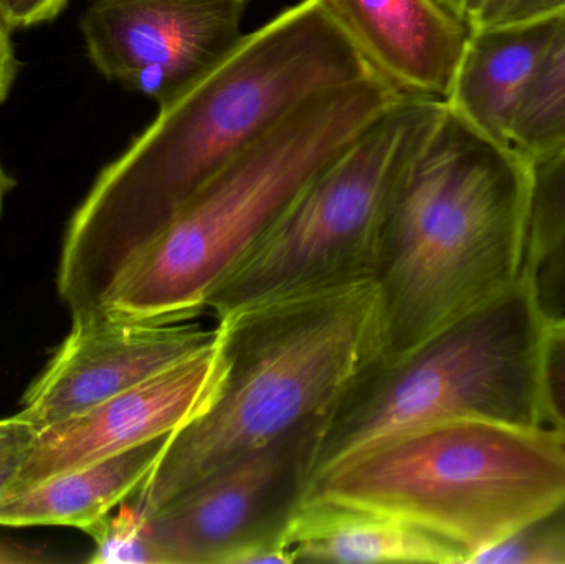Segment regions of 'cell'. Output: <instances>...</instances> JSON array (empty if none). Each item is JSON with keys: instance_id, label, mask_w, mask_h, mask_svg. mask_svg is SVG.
<instances>
[{"instance_id": "obj_1", "label": "cell", "mask_w": 565, "mask_h": 564, "mask_svg": "<svg viewBox=\"0 0 565 564\" xmlns=\"http://www.w3.org/2000/svg\"><path fill=\"white\" fill-rule=\"evenodd\" d=\"M372 73L321 0H301L247 33L221 65L159 108L76 209L56 278L72 321L102 313L126 265L286 113Z\"/></svg>"}, {"instance_id": "obj_2", "label": "cell", "mask_w": 565, "mask_h": 564, "mask_svg": "<svg viewBox=\"0 0 565 564\" xmlns=\"http://www.w3.org/2000/svg\"><path fill=\"white\" fill-rule=\"evenodd\" d=\"M447 103V102H445ZM536 164L447 105L398 191L377 284L392 363L516 284Z\"/></svg>"}, {"instance_id": "obj_3", "label": "cell", "mask_w": 565, "mask_h": 564, "mask_svg": "<svg viewBox=\"0 0 565 564\" xmlns=\"http://www.w3.org/2000/svg\"><path fill=\"white\" fill-rule=\"evenodd\" d=\"M227 376L214 406L172 434L141 489L146 512L245 454L328 417L384 354L377 284L260 305L217 321Z\"/></svg>"}, {"instance_id": "obj_4", "label": "cell", "mask_w": 565, "mask_h": 564, "mask_svg": "<svg viewBox=\"0 0 565 564\" xmlns=\"http://www.w3.org/2000/svg\"><path fill=\"white\" fill-rule=\"evenodd\" d=\"M401 98L372 73L296 105L126 265L99 315L171 324L207 313L218 285L299 192Z\"/></svg>"}, {"instance_id": "obj_5", "label": "cell", "mask_w": 565, "mask_h": 564, "mask_svg": "<svg viewBox=\"0 0 565 564\" xmlns=\"http://www.w3.org/2000/svg\"><path fill=\"white\" fill-rule=\"evenodd\" d=\"M308 497L392 513L475 564L565 497V443L547 427L445 421L379 444Z\"/></svg>"}, {"instance_id": "obj_6", "label": "cell", "mask_w": 565, "mask_h": 564, "mask_svg": "<svg viewBox=\"0 0 565 564\" xmlns=\"http://www.w3.org/2000/svg\"><path fill=\"white\" fill-rule=\"evenodd\" d=\"M546 323L533 274L524 270L503 294L411 353L375 364L326 417L312 480L379 444L445 421L544 427Z\"/></svg>"}, {"instance_id": "obj_7", "label": "cell", "mask_w": 565, "mask_h": 564, "mask_svg": "<svg viewBox=\"0 0 565 564\" xmlns=\"http://www.w3.org/2000/svg\"><path fill=\"white\" fill-rule=\"evenodd\" d=\"M445 108L444 99H398L299 192L218 285L207 313L218 321L375 281L395 199Z\"/></svg>"}, {"instance_id": "obj_8", "label": "cell", "mask_w": 565, "mask_h": 564, "mask_svg": "<svg viewBox=\"0 0 565 564\" xmlns=\"http://www.w3.org/2000/svg\"><path fill=\"white\" fill-rule=\"evenodd\" d=\"M324 421L245 454L149 512L169 564L295 563L286 535L315 477Z\"/></svg>"}, {"instance_id": "obj_9", "label": "cell", "mask_w": 565, "mask_h": 564, "mask_svg": "<svg viewBox=\"0 0 565 564\" xmlns=\"http://www.w3.org/2000/svg\"><path fill=\"white\" fill-rule=\"evenodd\" d=\"M250 3L86 0L79 26L95 68L161 108L241 45Z\"/></svg>"}, {"instance_id": "obj_10", "label": "cell", "mask_w": 565, "mask_h": 564, "mask_svg": "<svg viewBox=\"0 0 565 564\" xmlns=\"http://www.w3.org/2000/svg\"><path fill=\"white\" fill-rule=\"evenodd\" d=\"M227 368L224 337L218 328L217 340L194 357L88 413L45 427L6 499L60 473L179 433L214 406Z\"/></svg>"}, {"instance_id": "obj_11", "label": "cell", "mask_w": 565, "mask_h": 564, "mask_svg": "<svg viewBox=\"0 0 565 564\" xmlns=\"http://www.w3.org/2000/svg\"><path fill=\"white\" fill-rule=\"evenodd\" d=\"M218 328L151 324L106 315L73 321L72 331L23 394L22 414L40 430L88 413L164 373L217 340Z\"/></svg>"}, {"instance_id": "obj_12", "label": "cell", "mask_w": 565, "mask_h": 564, "mask_svg": "<svg viewBox=\"0 0 565 564\" xmlns=\"http://www.w3.org/2000/svg\"><path fill=\"white\" fill-rule=\"evenodd\" d=\"M369 68L412 98L447 99L470 25L441 0H321Z\"/></svg>"}, {"instance_id": "obj_13", "label": "cell", "mask_w": 565, "mask_h": 564, "mask_svg": "<svg viewBox=\"0 0 565 564\" xmlns=\"http://www.w3.org/2000/svg\"><path fill=\"white\" fill-rule=\"evenodd\" d=\"M563 17L471 29L447 105L484 135L511 145L521 99Z\"/></svg>"}, {"instance_id": "obj_14", "label": "cell", "mask_w": 565, "mask_h": 564, "mask_svg": "<svg viewBox=\"0 0 565 564\" xmlns=\"http://www.w3.org/2000/svg\"><path fill=\"white\" fill-rule=\"evenodd\" d=\"M295 563L461 564L447 543L392 513L305 497L288 535Z\"/></svg>"}, {"instance_id": "obj_15", "label": "cell", "mask_w": 565, "mask_h": 564, "mask_svg": "<svg viewBox=\"0 0 565 564\" xmlns=\"http://www.w3.org/2000/svg\"><path fill=\"white\" fill-rule=\"evenodd\" d=\"M171 436L149 440L7 497L0 502V526H70L86 532L141 489Z\"/></svg>"}, {"instance_id": "obj_16", "label": "cell", "mask_w": 565, "mask_h": 564, "mask_svg": "<svg viewBox=\"0 0 565 564\" xmlns=\"http://www.w3.org/2000/svg\"><path fill=\"white\" fill-rule=\"evenodd\" d=\"M511 145L534 164L565 146V15L521 99Z\"/></svg>"}, {"instance_id": "obj_17", "label": "cell", "mask_w": 565, "mask_h": 564, "mask_svg": "<svg viewBox=\"0 0 565 564\" xmlns=\"http://www.w3.org/2000/svg\"><path fill=\"white\" fill-rule=\"evenodd\" d=\"M85 533L95 542L88 563L169 564L151 515L131 497Z\"/></svg>"}, {"instance_id": "obj_18", "label": "cell", "mask_w": 565, "mask_h": 564, "mask_svg": "<svg viewBox=\"0 0 565 564\" xmlns=\"http://www.w3.org/2000/svg\"><path fill=\"white\" fill-rule=\"evenodd\" d=\"M565 235V146L536 164L526 270L534 272Z\"/></svg>"}, {"instance_id": "obj_19", "label": "cell", "mask_w": 565, "mask_h": 564, "mask_svg": "<svg viewBox=\"0 0 565 564\" xmlns=\"http://www.w3.org/2000/svg\"><path fill=\"white\" fill-rule=\"evenodd\" d=\"M475 564H565V497Z\"/></svg>"}, {"instance_id": "obj_20", "label": "cell", "mask_w": 565, "mask_h": 564, "mask_svg": "<svg viewBox=\"0 0 565 564\" xmlns=\"http://www.w3.org/2000/svg\"><path fill=\"white\" fill-rule=\"evenodd\" d=\"M540 400L544 427L565 443V315L547 318L541 341Z\"/></svg>"}, {"instance_id": "obj_21", "label": "cell", "mask_w": 565, "mask_h": 564, "mask_svg": "<svg viewBox=\"0 0 565 564\" xmlns=\"http://www.w3.org/2000/svg\"><path fill=\"white\" fill-rule=\"evenodd\" d=\"M565 15V0H483L470 29L521 25Z\"/></svg>"}, {"instance_id": "obj_22", "label": "cell", "mask_w": 565, "mask_h": 564, "mask_svg": "<svg viewBox=\"0 0 565 564\" xmlns=\"http://www.w3.org/2000/svg\"><path fill=\"white\" fill-rule=\"evenodd\" d=\"M39 433V427L20 413L0 419V502L25 464Z\"/></svg>"}, {"instance_id": "obj_23", "label": "cell", "mask_w": 565, "mask_h": 564, "mask_svg": "<svg viewBox=\"0 0 565 564\" xmlns=\"http://www.w3.org/2000/svg\"><path fill=\"white\" fill-rule=\"evenodd\" d=\"M534 277L537 300L547 318L565 315V235L563 241L544 257Z\"/></svg>"}, {"instance_id": "obj_24", "label": "cell", "mask_w": 565, "mask_h": 564, "mask_svg": "<svg viewBox=\"0 0 565 564\" xmlns=\"http://www.w3.org/2000/svg\"><path fill=\"white\" fill-rule=\"evenodd\" d=\"M68 0H0V20L10 30L56 19Z\"/></svg>"}, {"instance_id": "obj_25", "label": "cell", "mask_w": 565, "mask_h": 564, "mask_svg": "<svg viewBox=\"0 0 565 564\" xmlns=\"http://www.w3.org/2000/svg\"><path fill=\"white\" fill-rule=\"evenodd\" d=\"M17 70H19V62H17L15 52H13L10 29L0 20V105L12 88Z\"/></svg>"}, {"instance_id": "obj_26", "label": "cell", "mask_w": 565, "mask_h": 564, "mask_svg": "<svg viewBox=\"0 0 565 564\" xmlns=\"http://www.w3.org/2000/svg\"><path fill=\"white\" fill-rule=\"evenodd\" d=\"M56 562L46 550L36 546L22 545V543L0 540V564H42Z\"/></svg>"}, {"instance_id": "obj_27", "label": "cell", "mask_w": 565, "mask_h": 564, "mask_svg": "<svg viewBox=\"0 0 565 564\" xmlns=\"http://www.w3.org/2000/svg\"><path fill=\"white\" fill-rule=\"evenodd\" d=\"M441 2L470 25V20L473 19L483 0H441Z\"/></svg>"}, {"instance_id": "obj_28", "label": "cell", "mask_w": 565, "mask_h": 564, "mask_svg": "<svg viewBox=\"0 0 565 564\" xmlns=\"http://www.w3.org/2000/svg\"><path fill=\"white\" fill-rule=\"evenodd\" d=\"M15 179L3 169L2 162H0V214H2L3 201H6L7 194L15 188Z\"/></svg>"}]
</instances>
